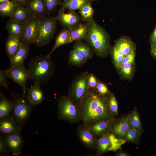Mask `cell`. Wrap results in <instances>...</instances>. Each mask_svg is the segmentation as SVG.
<instances>
[{
  "label": "cell",
  "instance_id": "4fadbf2b",
  "mask_svg": "<svg viewBox=\"0 0 156 156\" xmlns=\"http://www.w3.org/2000/svg\"><path fill=\"white\" fill-rule=\"evenodd\" d=\"M21 129L11 116L0 119V132L4 135L20 132Z\"/></svg>",
  "mask_w": 156,
  "mask_h": 156
},
{
  "label": "cell",
  "instance_id": "30bf717a",
  "mask_svg": "<svg viewBox=\"0 0 156 156\" xmlns=\"http://www.w3.org/2000/svg\"><path fill=\"white\" fill-rule=\"evenodd\" d=\"M65 9L62 8L56 16L57 20L66 29H70L78 27L81 19L80 17L75 12L65 13Z\"/></svg>",
  "mask_w": 156,
  "mask_h": 156
},
{
  "label": "cell",
  "instance_id": "ee69618b",
  "mask_svg": "<svg viewBox=\"0 0 156 156\" xmlns=\"http://www.w3.org/2000/svg\"><path fill=\"white\" fill-rule=\"evenodd\" d=\"M151 46H156V25L150 38Z\"/></svg>",
  "mask_w": 156,
  "mask_h": 156
},
{
  "label": "cell",
  "instance_id": "2e32d148",
  "mask_svg": "<svg viewBox=\"0 0 156 156\" xmlns=\"http://www.w3.org/2000/svg\"><path fill=\"white\" fill-rule=\"evenodd\" d=\"M115 45L122 51L124 57L130 53L133 50L135 49V46L130 39L123 36L117 40Z\"/></svg>",
  "mask_w": 156,
  "mask_h": 156
},
{
  "label": "cell",
  "instance_id": "f35d334b",
  "mask_svg": "<svg viewBox=\"0 0 156 156\" xmlns=\"http://www.w3.org/2000/svg\"><path fill=\"white\" fill-rule=\"evenodd\" d=\"M135 49L133 50L130 53L125 56L120 65L118 68L119 69L123 65L128 63H133L135 56Z\"/></svg>",
  "mask_w": 156,
  "mask_h": 156
},
{
  "label": "cell",
  "instance_id": "d4e9b609",
  "mask_svg": "<svg viewBox=\"0 0 156 156\" xmlns=\"http://www.w3.org/2000/svg\"><path fill=\"white\" fill-rule=\"evenodd\" d=\"M129 126V116L124 117L114 126L113 132L119 137H122L125 136Z\"/></svg>",
  "mask_w": 156,
  "mask_h": 156
},
{
  "label": "cell",
  "instance_id": "7bdbcfd3",
  "mask_svg": "<svg viewBox=\"0 0 156 156\" xmlns=\"http://www.w3.org/2000/svg\"><path fill=\"white\" fill-rule=\"evenodd\" d=\"M7 147L4 140L0 135V153L1 155L5 154L7 150Z\"/></svg>",
  "mask_w": 156,
  "mask_h": 156
},
{
  "label": "cell",
  "instance_id": "8992f818",
  "mask_svg": "<svg viewBox=\"0 0 156 156\" xmlns=\"http://www.w3.org/2000/svg\"><path fill=\"white\" fill-rule=\"evenodd\" d=\"M58 21L56 17L40 20L35 43L41 47L48 43L51 39Z\"/></svg>",
  "mask_w": 156,
  "mask_h": 156
},
{
  "label": "cell",
  "instance_id": "e0dca14e",
  "mask_svg": "<svg viewBox=\"0 0 156 156\" xmlns=\"http://www.w3.org/2000/svg\"><path fill=\"white\" fill-rule=\"evenodd\" d=\"M29 48L28 45L24 43L10 60V67L24 63L27 58Z\"/></svg>",
  "mask_w": 156,
  "mask_h": 156
},
{
  "label": "cell",
  "instance_id": "277c9868",
  "mask_svg": "<svg viewBox=\"0 0 156 156\" xmlns=\"http://www.w3.org/2000/svg\"><path fill=\"white\" fill-rule=\"evenodd\" d=\"M14 106L11 116L21 129L29 119L34 105L29 101L26 94L15 93L10 91Z\"/></svg>",
  "mask_w": 156,
  "mask_h": 156
},
{
  "label": "cell",
  "instance_id": "c3c4849f",
  "mask_svg": "<svg viewBox=\"0 0 156 156\" xmlns=\"http://www.w3.org/2000/svg\"><path fill=\"white\" fill-rule=\"evenodd\" d=\"M92 0L93 1H97L98 0Z\"/></svg>",
  "mask_w": 156,
  "mask_h": 156
},
{
  "label": "cell",
  "instance_id": "5bb4252c",
  "mask_svg": "<svg viewBox=\"0 0 156 156\" xmlns=\"http://www.w3.org/2000/svg\"><path fill=\"white\" fill-rule=\"evenodd\" d=\"M23 44L18 37L8 36L5 42V48L10 60Z\"/></svg>",
  "mask_w": 156,
  "mask_h": 156
},
{
  "label": "cell",
  "instance_id": "7a4b0ae2",
  "mask_svg": "<svg viewBox=\"0 0 156 156\" xmlns=\"http://www.w3.org/2000/svg\"><path fill=\"white\" fill-rule=\"evenodd\" d=\"M88 29L84 40L91 47L94 52L102 57L106 56L110 49V41L108 34L93 18L87 22Z\"/></svg>",
  "mask_w": 156,
  "mask_h": 156
},
{
  "label": "cell",
  "instance_id": "f6af8a7d",
  "mask_svg": "<svg viewBox=\"0 0 156 156\" xmlns=\"http://www.w3.org/2000/svg\"><path fill=\"white\" fill-rule=\"evenodd\" d=\"M151 53L153 57L156 58V46H151Z\"/></svg>",
  "mask_w": 156,
  "mask_h": 156
},
{
  "label": "cell",
  "instance_id": "603a6c76",
  "mask_svg": "<svg viewBox=\"0 0 156 156\" xmlns=\"http://www.w3.org/2000/svg\"><path fill=\"white\" fill-rule=\"evenodd\" d=\"M73 49L87 60L93 56V51L92 49L81 40L76 41L73 46Z\"/></svg>",
  "mask_w": 156,
  "mask_h": 156
},
{
  "label": "cell",
  "instance_id": "8d00e7d4",
  "mask_svg": "<svg viewBox=\"0 0 156 156\" xmlns=\"http://www.w3.org/2000/svg\"><path fill=\"white\" fill-rule=\"evenodd\" d=\"M46 11L50 13L60 3V0H44Z\"/></svg>",
  "mask_w": 156,
  "mask_h": 156
},
{
  "label": "cell",
  "instance_id": "4316f807",
  "mask_svg": "<svg viewBox=\"0 0 156 156\" xmlns=\"http://www.w3.org/2000/svg\"><path fill=\"white\" fill-rule=\"evenodd\" d=\"M89 129L83 128L79 130V136L80 140L85 145L89 147L93 146L94 138Z\"/></svg>",
  "mask_w": 156,
  "mask_h": 156
},
{
  "label": "cell",
  "instance_id": "7c38bea8",
  "mask_svg": "<svg viewBox=\"0 0 156 156\" xmlns=\"http://www.w3.org/2000/svg\"><path fill=\"white\" fill-rule=\"evenodd\" d=\"M41 85L35 83L29 88H27V97L29 102L33 105L42 103L45 99V97L41 88Z\"/></svg>",
  "mask_w": 156,
  "mask_h": 156
},
{
  "label": "cell",
  "instance_id": "b9f144b4",
  "mask_svg": "<svg viewBox=\"0 0 156 156\" xmlns=\"http://www.w3.org/2000/svg\"><path fill=\"white\" fill-rule=\"evenodd\" d=\"M96 91L100 95L103 96L109 93L108 89L106 86L98 80L96 86Z\"/></svg>",
  "mask_w": 156,
  "mask_h": 156
},
{
  "label": "cell",
  "instance_id": "5b68a950",
  "mask_svg": "<svg viewBox=\"0 0 156 156\" xmlns=\"http://www.w3.org/2000/svg\"><path fill=\"white\" fill-rule=\"evenodd\" d=\"M88 72L79 74L73 80L69 88L68 97L78 105L88 93L89 88L88 83Z\"/></svg>",
  "mask_w": 156,
  "mask_h": 156
},
{
  "label": "cell",
  "instance_id": "8fae6325",
  "mask_svg": "<svg viewBox=\"0 0 156 156\" xmlns=\"http://www.w3.org/2000/svg\"><path fill=\"white\" fill-rule=\"evenodd\" d=\"M3 139L8 149L12 155L17 156L21 154L23 139L20 132L4 135Z\"/></svg>",
  "mask_w": 156,
  "mask_h": 156
},
{
  "label": "cell",
  "instance_id": "7402d4cb",
  "mask_svg": "<svg viewBox=\"0 0 156 156\" xmlns=\"http://www.w3.org/2000/svg\"><path fill=\"white\" fill-rule=\"evenodd\" d=\"M28 9L33 16L38 18L42 16L46 11L44 0H31Z\"/></svg>",
  "mask_w": 156,
  "mask_h": 156
},
{
  "label": "cell",
  "instance_id": "ab89813d",
  "mask_svg": "<svg viewBox=\"0 0 156 156\" xmlns=\"http://www.w3.org/2000/svg\"><path fill=\"white\" fill-rule=\"evenodd\" d=\"M8 78L6 74V70L0 69V85L1 86L8 89V86L9 82L8 80Z\"/></svg>",
  "mask_w": 156,
  "mask_h": 156
},
{
  "label": "cell",
  "instance_id": "6da1fadb",
  "mask_svg": "<svg viewBox=\"0 0 156 156\" xmlns=\"http://www.w3.org/2000/svg\"><path fill=\"white\" fill-rule=\"evenodd\" d=\"M89 89L86 95L77 105L79 117L85 123H95L110 116L108 104L109 98L97 94Z\"/></svg>",
  "mask_w": 156,
  "mask_h": 156
},
{
  "label": "cell",
  "instance_id": "3957f363",
  "mask_svg": "<svg viewBox=\"0 0 156 156\" xmlns=\"http://www.w3.org/2000/svg\"><path fill=\"white\" fill-rule=\"evenodd\" d=\"M28 69L29 79L42 85L47 83L53 76L55 66L50 57L38 55L31 60Z\"/></svg>",
  "mask_w": 156,
  "mask_h": 156
},
{
  "label": "cell",
  "instance_id": "484cf974",
  "mask_svg": "<svg viewBox=\"0 0 156 156\" xmlns=\"http://www.w3.org/2000/svg\"><path fill=\"white\" fill-rule=\"evenodd\" d=\"M92 1L91 0H64L62 8L68 10L70 12H74Z\"/></svg>",
  "mask_w": 156,
  "mask_h": 156
},
{
  "label": "cell",
  "instance_id": "d6a6232c",
  "mask_svg": "<svg viewBox=\"0 0 156 156\" xmlns=\"http://www.w3.org/2000/svg\"><path fill=\"white\" fill-rule=\"evenodd\" d=\"M110 146L109 151H116L118 149H121V146L125 142V140L122 139L116 138L113 134L109 135Z\"/></svg>",
  "mask_w": 156,
  "mask_h": 156
},
{
  "label": "cell",
  "instance_id": "ac0fdd59",
  "mask_svg": "<svg viewBox=\"0 0 156 156\" xmlns=\"http://www.w3.org/2000/svg\"><path fill=\"white\" fill-rule=\"evenodd\" d=\"M88 29V23L87 22L84 24L80 23L77 27L68 29L71 42L84 39L86 35Z\"/></svg>",
  "mask_w": 156,
  "mask_h": 156
},
{
  "label": "cell",
  "instance_id": "ba28073f",
  "mask_svg": "<svg viewBox=\"0 0 156 156\" xmlns=\"http://www.w3.org/2000/svg\"><path fill=\"white\" fill-rule=\"evenodd\" d=\"M6 74L8 78L18 84L21 87L23 92L26 94L27 88L26 83L29 78L28 70L23 63L13 67H10L6 70Z\"/></svg>",
  "mask_w": 156,
  "mask_h": 156
},
{
  "label": "cell",
  "instance_id": "d590c367",
  "mask_svg": "<svg viewBox=\"0 0 156 156\" xmlns=\"http://www.w3.org/2000/svg\"><path fill=\"white\" fill-rule=\"evenodd\" d=\"M108 106L111 113L116 115L118 112L117 102L114 96L112 94L110 95L108 101Z\"/></svg>",
  "mask_w": 156,
  "mask_h": 156
},
{
  "label": "cell",
  "instance_id": "836d02e7",
  "mask_svg": "<svg viewBox=\"0 0 156 156\" xmlns=\"http://www.w3.org/2000/svg\"><path fill=\"white\" fill-rule=\"evenodd\" d=\"M112 53L115 66L118 68L121 64L124 56L122 51L115 44L112 49Z\"/></svg>",
  "mask_w": 156,
  "mask_h": 156
},
{
  "label": "cell",
  "instance_id": "44dd1931",
  "mask_svg": "<svg viewBox=\"0 0 156 156\" xmlns=\"http://www.w3.org/2000/svg\"><path fill=\"white\" fill-rule=\"evenodd\" d=\"M24 24L10 19L6 25L8 36H16L20 38L23 30Z\"/></svg>",
  "mask_w": 156,
  "mask_h": 156
},
{
  "label": "cell",
  "instance_id": "83f0119b",
  "mask_svg": "<svg viewBox=\"0 0 156 156\" xmlns=\"http://www.w3.org/2000/svg\"><path fill=\"white\" fill-rule=\"evenodd\" d=\"M18 6L16 3L13 1L0 4V13L2 16L11 17Z\"/></svg>",
  "mask_w": 156,
  "mask_h": 156
},
{
  "label": "cell",
  "instance_id": "ffe728a7",
  "mask_svg": "<svg viewBox=\"0 0 156 156\" xmlns=\"http://www.w3.org/2000/svg\"><path fill=\"white\" fill-rule=\"evenodd\" d=\"M71 42L70 35L68 29H62L58 34L53 48L47 56L50 57L53 51L59 47Z\"/></svg>",
  "mask_w": 156,
  "mask_h": 156
},
{
  "label": "cell",
  "instance_id": "60d3db41",
  "mask_svg": "<svg viewBox=\"0 0 156 156\" xmlns=\"http://www.w3.org/2000/svg\"><path fill=\"white\" fill-rule=\"evenodd\" d=\"M98 80L92 73H89L88 77V83L89 88L96 91Z\"/></svg>",
  "mask_w": 156,
  "mask_h": 156
},
{
  "label": "cell",
  "instance_id": "52a82bcc",
  "mask_svg": "<svg viewBox=\"0 0 156 156\" xmlns=\"http://www.w3.org/2000/svg\"><path fill=\"white\" fill-rule=\"evenodd\" d=\"M59 116L63 119L73 120L79 116L78 105L74 103L68 97L62 96L58 101Z\"/></svg>",
  "mask_w": 156,
  "mask_h": 156
},
{
  "label": "cell",
  "instance_id": "74e56055",
  "mask_svg": "<svg viewBox=\"0 0 156 156\" xmlns=\"http://www.w3.org/2000/svg\"><path fill=\"white\" fill-rule=\"evenodd\" d=\"M133 63H128L123 65L120 68L121 73L126 78H129L133 72Z\"/></svg>",
  "mask_w": 156,
  "mask_h": 156
},
{
  "label": "cell",
  "instance_id": "f546056e",
  "mask_svg": "<svg viewBox=\"0 0 156 156\" xmlns=\"http://www.w3.org/2000/svg\"><path fill=\"white\" fill-rule=\"evenodd\" d=\"M79 10V12L81 15V20L85 23L93 18L94 12L91 2L86 4Z\"/></svg>",
  "mask_w": 156,
  "mask_h": 156
},
{
  "label": "cell",
  "instance_id": "9a60e30c",
  "mask_svg": "<svg viewBox=\"0 0 156 156\" xmlns=\"http://www.w3.org/2000/svg\"><path fill=\"white\" fill-rule=\"evenodd\" d=\"M34 17L28 8L18 6L10 19L24 24Z\"/></svg>",
  "mask_w": 156,
  "mask_h": 156
},
{
  "label": "cell",
  "instance_id": "d6986e66",
  "mask_svg": "<svg viewBox=\"0 0 156 156\" xmlns=\"http://www.w3.org/2000/svg\"><path fill=\"white\" fill-rule=\"evenodd\" d=\"M14 106L13 101L5 97L0 92V118H4L11 116Z\"/></svg>",
  "mask_w": 156,
  "mask_h": 156
},
{
  "label": "cell",
  "instance_id": "bcb514c9",
  "mask_svg": "<svg viewBox=\"0 0 156 156\" xmlns=\"http://www.w3.org/2000/svg\"><path fill=\"white\" fill-rule=\"evenodd\" d=\"M117 155L119 156H128V155L126 153L124 152H120L118 153Z\"/></svg>",
  "mask_w": 156,
  "mask_h": 156
},
{
  "label": "cell",
  "instance_id": "4dcf8cb0",
  "mask_svg": "<svg viewBox=\"0 0 156 156\" xmlns=\"http://www.w3.org/2000/svg\"><path fill=\"white\" fill-rule=\"evenodd\" d=\"M109 135L104 134L97 140V149L99 153H103L109 150L110 146Z\"/></svg>",
  "mask_w": 156,
  "mask_h": 156
},
{
  "label": "cell",
  "instance_id": "cb8c5ba5",
  "mask_svg": "<svg viewBox=\"0 0 156 156\" xmlns=\"http://www.w3.org/2000/svg\"><path fill=\"white\" fill-rule=\"evenodd\" d=\"M112 119H104L99 121L90 126L89 129L95 135H100L105 132L110 127Z\"/></svg>",
  "mask_w": 156,
  "mask_h": 156
},
{
  "label": "cell",
  "instance_id": "7dc6e473",
  "mask_svg": "<svg viewBox=\"0 0 156 156\" xmlns=\"http://www.w3.org/2000/svg\"><path fill=\"white\" fill-rule=\"evenodd\" d=\"M9 1V0H0V4H2L7 2Z\"/></svg>",
  "mask_w": 156,
  "mask_h": 156
},
{
  "label": "cell",
  "instance_id": "9c48e42d",
  "mask_svg": "<svg viewBox=\"0 0 156 156\" xmlns=\"http://www.w3.org/2000/svg\"><path fill=\"white\" fill-rule=\"evenodd\" d=\"M40 21L39 18L34 17L24 24L20 38L23 43L28 45L35 43Z\"/></svg>",
  "mask_w": 156,
  "mask_h": 156
},
{
  "label": "cell",
  "instance_id": "e575fe53",
  "mask_svg": "<svg viewBox=\"0 0 156 156\" xmlns=\"http://www.w3.org/2000/svg\"><path fill=\"white\" fill-rule=\"evenodd\" d=\"M140 134L141 133L130 126L124 136L126 140L129 141L134 142L138 138Z\"/></svg>",
  "mask_w": 156,
  "mask_h": 156
},
{
  "label": "cell",
  "instance_id": "1f68e13d",
  "mask_svg": "<svg viewBox=\"0 0 156 156\" xmlns=\"http://www.w3.org/2000/svg\"><path fill=\"white\" fill-rule=\"evenodd\" d=\"M130 126L140 133L142 131L139 116L136 110H133L129 116Z\"/></svg>",
  "mask_w": 156,
  "mask_h": 156
},
{
  "label": "cell",
  "instance_id": "f1b7e54d",
  "mask_svg": "<svg viewBox=\"0 0 156 156\" xmlns=\"http://www.w3.org/2000/svg\"><path fill=\"white\" fill-rule=\"evenodd\" d=\"M87 60L73 49L69 53L68 63L69 64L77 67L83 65Z\"/></svg>",
  "mask_w": 156,
  "mask_h": 156
}]
</instances>
